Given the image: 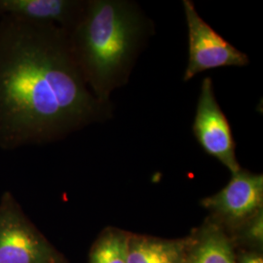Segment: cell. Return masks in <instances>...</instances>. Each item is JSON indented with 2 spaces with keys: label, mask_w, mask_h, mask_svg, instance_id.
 Wrapping results in <instances>:
<instances>
[{
  "label": "cell",
  "mask_w": 263,
  "mask_h": 263,
  "mask_svg": "<svg viewBox=\"0 0 263 263\" xmlns=\"http://www.w3.org/2000/svg\"><path fill=\"white\" fill-rule=\"evenodd\" d=\"M112 114L85 83L66 31L0 18V149L62 141Z\"/></svg>",
  "instance_id": "obj_1"
},
{
  "label": "cell",
  "mask_w": 263,
  "mask_h": 263,
  "mask_svg": "<svg viewBox=\"0 0 263 263\" xmlns=\"http://www.w3.org/2000/svg\"><path fill=\"white\" fill-rule=\"evenodd\" d=\"M154 33L151 18L130 0H86L67 32L69 46L85 83L95 97L111 102Z\"/></svg>",
  "instance_id": "obj_2"
},
{
  "label": "cell",
  "mask_w": 263,
  "mask_h": 263,
  "mask_svg": "<svg viewBox=\"0 0 263 263\" xmlns=\"http://www.w3.org/2000/svg\"><path fill=\"white\" fill-rule=\"evenodd\" d=\"M0 263H67L10 191L0 198Z\"/></svg>",
  "instance_id": "obj_3"
},
{
  "label": "cell",
  "mask_w": 263,
  "mask_h": 263,
  "mask_svg": "<svg viewBox=\"0 0 263 263\" xmlns=\"http://www.w3.org/2000/svg\"><path fill=\"white\" fill-rule=\"evenodd\" d=\"M182 4L188 31V62L183 74L184 82L210 69L249 65L248 55L234 47L206 23L191 0H183Z\"/></svg>",
  "instance_id": "obj_4"
},
{
  "label": "cell",
  "mask_w": 263,
  "mask_h": 263,
  "mask_svg": "<svg viewBox=\"0 0 263 263\" xmlns=\"http://www.w3.org/2000/svg\"><path fill=\"white\" fill-rule=\"evenodd\" d=\"M192 130L203 151L218 160L231 174L241 169L231 127L216 101L211 77H205L201 85Z\"/></svg>",
  "instance_id": "obj_5"
},
{
  "label": "cell",
  "mask_w": 263,
  "mask_h": 263,
  "mask_svg": "<svg viewBox=\"0 0 263 263\" xmlns=\"http://www.w3.org/2000/svg\"><path fill=\"white\" fill-rule=\"evenodd\" d=\"M231 175L224 187L201 204L217 221L240 226L262 210L263 176L242 168Z\"/></svg>",
  "instance_id": "obj_6"
},
{
  "label": "cell",
  "mask_w": 263,
  "mask_h": 263,
  "mask_svg": "<svg viewBox=\"0 0 263 263\" xmlns=\"http://www.w3.org/2000/svg\"><path fill=\"white\" fill-rule=\"evenodd\" d=\"M86 0H0V18L54 26L68 32L76 25Z\"/></svg>",
  "instance_id": "obj_7"
},
{
  "label": "cell",
  "mask_w": 263,
  "mask_h": 263,
  "mask_svg": "<svg viewBox=\"0 0 263 263\" xmlns=\"http://www.w3.org/2000/svg\"><path fill=\"white\" fill-rule=\"evenodd\" d=\"M183 263H237L226 232L216 221H209L188 240Z\"/></svg>",
  "instance_id": "obj_8"
},
{
  "label": "cell",
  "mask_w": 263,
  "mask_h": 263,
  "mask_svg": "<svg viewBox=\"0 0 263 263\" xmlns=\"http://www.w3.org/2000/svg\"><path fill=\"white\" fill-rule=\"evenodd\" d=\"M188 240L130 236L128 263H183Z\"/></svg>",
  "instance_id": "obj_9"
},
{
  "label": "cell",
  "mask_w": 263,
  "mask_h": 263,
  "mask_svg": "<svg viewBox=\"0 0 263 263\" xmlns=\"http://www.w3.org/2000/svg\"><path fill=\"white\" fill-rule=\"evenodd\" d=\"M130 236L112 227L104 229L92 247L89 263H128Z\"/></svg>",
  "instance_id": "obj_10"
},
{
  "label": "cell",
  "mask_w": 263,
  "mask_h": 263,
  "mask_svg": "<svg viewBox=\"0 0 263 263\" xmlns=\"http://www.w3.org/2000/svg\"><path fill=\"white\" fill-rule=\"evenodd\" d=\"M244 237L253 244L261 247L263 243V209L243 222Z\"/></svg>",
  "instance_id": "obj_11"
},
{
  "label": "cell",
  "mask_w": 263,
  "mask_h": 263,
  "mask_svg": "<svg viewBox=\"0 0 263 263\" xmlns=\"http://www.w3.org/2000/svg\"><path fill=\"white\" fill-rule=\"evenodd\" d=\"M237 263H263V258L259 254L245 253L239 256Z\"/></svg>",
  "instance_id": "obj_12"
}]
</instances>
